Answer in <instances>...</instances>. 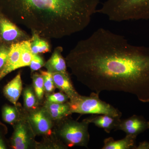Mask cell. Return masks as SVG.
Wrapping results in <instances>:
<instances>
[{
	"mask_svg": "<svg viewBox=\"0 0 149 149\" xmlns=\"http://www.w3.org/2000/svg\"><path fill=\"white\" fill-rule=\"evenodd\" d=\"M97 13L116 22L149 19V0H107Z\"/></svg>",
	"mask_w": 149,
	"mask_h": 149,
	"instance_id": "3",
	"label": "cell"
},
{
	"mask_svg": "<svg viewBox=\"0 0 149 149\" xmlns=\"http://www.w3.org/2000/svg\"><path fill=\"white\" fill-rule=\"evenodd\" d=\"M21 42L14 43L10 45L7 61L0 75V79H2L14 70L18 69L21 57Z\"/></svg>",
	"mask_w": 149,
	"mask_h": 149,
	"instance_id": "14",
	"label": "cell"
},
{
	"mask_svg": "<svg viewBox=\"0 0 149 149\" xmlns=\"http://www.w3.org/2000/svg\"><path fill=\"white\" fill-rule=\"evenodd\" d=\"M63 48L58 46L55 48L51 57L45 63L47 71L52 73L67 72V65L65 58L62 55Z\"/></svg>",
	"mask_w": 149,
	"mask_h": 149,
	"instance_id": "11",
	"label": "cell"
},
{
	"mask_svg": "<svg viewBox=\"0 0 149 149\" xmlns=\"http://www.w3.org/2000/svg\"><path fill=\"white\" fill-rule=\"evenodd\" d=\"M90 124L85 119L78 122L69 116L56 121L53 131L68 148L77 146L88 148L90 139L88 131Z\"/></svg>",
	"mask_w": 149,
	"mask_h": 149,
	"instance_id": "4",
	"label": "cell"
},
{
	"mask_svg": "<svg viewBox=\"0 0 149 149\" xmlns=\"http://www.w3.org/2000/svg\"><path fill=\"white\" fill-rule=\"evenodd\" d=\"M137 136L126 135L125 138L115 141L112 137L105 139L102 149H135Z\"/></svg>",
	"mask_w": 149,
	"mask_h": 149,
	"instance_id": "16",
	"label": "cell"
},
{
	"mask_svg": "<svg viewBox=\"0 0 149 149\" xmlns=\"http://www.w3.org/2000/svg\"><path fill=\"white\" fill-rule=\"evenodd\" d=\"M23 96L24 109L25 110L31 111L40 107V102L32 86H27L24 88Z\"/></svg>",
	"mask_w": 149,
	"mask_h": 149,
	"instance_id": "18",
	"label": "cell"
},
{
	"mask_svg": "<svg viewBox=\"0 0 149 149\" xmlns=\"http://www.w3.org/2000/svg\"><path fill=\"white\" fill-rule=\"evenodd\" d=\"M32 77L33 89L40 103L42 102L45 94L42 75L40 73L34 72Z\"/></svg>",
	"mask_w": 149,
	"mask_h": 149,
	"instance_id": "22",
	"label": "cell"
},
{
	"mask_svg": "<svg viewBox=\"0 0 149 149\" xmlns=\"http://www.w3.org/2000/svg\"><path fill=\"white\" fill-rule=\"evenodd\" d=\"M25 112L27 120L36 136H48L53 132L54 121L43 107Z\"/></svg>",
	"mask_w": 149,
	"mask_h": 149,
	"instance_id": "7",
	"label": "cell"
},
{
	"mask_svg": "<svg viewBox=\"0 0 149 149\" xmlns=\"http://www.w3.org/2000/svg\"><path fill=\"white\" fill-rule=\"evenodd\" d=\"M10 45L1 42L0 43V75L2 72L7 61Z\"/></svg>",
	"mask_w": 149,
	"mask_h": 149,
	"instance_id": "25",
	"label": "cell"
},
{
	"mask_svg": "<svg viewBox=\"0 0 149 149\" xmlns=\"http://www.w3.org/2000/svg\"><path fill=\"white\" fill-rule=\"evenodd\" d=\"M46 101L55 103H64L69 101L68 96L63 92L52 93L46 95Z\"/></svg>",
	"mask_w": 149,
	"mask_h": 149,
	"instance_id": "24",
	"label": "cell"
},
{
	"mask_svg": "<svg viewBox=\"0 0 149 149\" xmlns=\"http://www.w3.org/2000/svg\"><path fill=\"white\" fill-rule=\"evenodd\" d=\"M100 1L0 0V12L42 37L61 39L88 27Z\"/></svg>",
	"mask_w": 149,
	"mask_h": 149,
	"instance_id": "2",
	"label": "cell"
},
{
	"mask_svg": "<svg viewBox=\"0 0 149 149\" xmlns=\"http://www.w3.org/2000/svg\"><path fill=\"white\" fill-rule=\"evenodd\" d=\"M31 36L0 12V40L10 45L14 43L30 40Z\"/></svg>",
	"mask_w": 149,
	"mask_h": 149,
	"instance_id": "8",
	"label": "cell"
},
{
	"mask_svg": "<svg viewBox=\"0 0 149 149\" xmlns=\"http://www.w3.org/2000/svg\"><path fill=\"white\" fill-rule=\"evenodd\" d=\"M149 143L146 141L139 143V146H136L135 149H149Z\"/></svg>",
	"mask_w": 149,
	"mask_h": 149,
	"instance_id": "27",
	"label": "cell"
},
{
	"mask_svg": "<svg viewBox=\"0 0 149 149\" xmlns=\"http://www.w3.org/2000/svg\"><path fill=\"white\" fill-rule=\"evenodd\" d=\"M72 113L84 114L108 115L115 117L121 118L122 113L110 104L103 101L99 94L93 92L90 96H79L72 102L69 101Z\"/></svg>",
	"mask_w": 149,
	"mask_h": 149,
	"instance_id": "5",
	"label": "cell"
},
{
	"mask_svg": "<svg viewBox=\"0 0 149 149\" xmlns=\"http://www.w3.org/2000/svg\"><path fill=\"white\" fill-rule=\"evenodd\" d=\"M52 74L56 88L68 96L70 102L73 101L79 97L80 95L74 89L68 72Z\"/></svg>",
	"mask_w": 149,
	"mask_h": 149,
	"instance_id": "10",
	"label": "cell"
},
{
	"mask_svg": "<svg viewBox=\"0 0 149 149\" xmlns=\"http://www.w3.org/2000/svg\"><path fill=\"white\" fill-rule=\"evenodd\" d=\"M13 125L14 132L11 141L13 148L37 149L36 135L27 120L24 109L21 110L20 118Z\"/></svg>",
	"mask_w": 149,
	"mask_h": 149,
	"instance_id": "6",
	"label": "cell"
},
{
	"mask_svg": "<svg viewBox=\"0 0 149 149\" xmlns=\"http://www.w3.org/2000/svg\"><path fill=\"white\" fill-rule=\"evenodd\" d=\"M85 120L92 123L99 128L103 129L106 133H109L112 130H115L120 120V118L115 117L108 115H92Z\"/></svg>",
	"mask_w": 149,
	"mask_h": 149,
	"instance_id": "12",
	"label": "cell"
},
{
	"mask_svg": "<svg viewBox=\"0 0 149 149\" xmlns=\"http://www.w3.org/2000/svg\"><path fill=\"white\" fill-rule=\"evenodd\" d=\"M1 40H0V43H1Z\"/></svg>",
	"mask_w": 149,
	"mask_h": 149,
	"instance_id": "29",
	"label": "cell"
},
{
	"mask_svg": "<svg viewBox=\"0 0 149 149\" xmlns=\"http://www.w3.org/2000/svg\"><path fill=\"white\" fill-rule=\"evenodd\" d=\"M22 85L21 73L19 72L3 88V92L6 97L15 106L17 105L21 95L23 89Z\"/></svg>",
	"mask_w": 149,
	"mask_h": 149,
	"instance_id": "15",
	"label": "cell"
},
{
	"mask_svg": "<svg viewBox=\"0 0 149 149\" xmlns=\"http://www.w3.org/2000/svg\"><path fill=\"white\" fill-rule=\"evenodd\" d=\"M65 59L72 74L93 92H124L149 102V47L133 45L122 35L99 28Z\"/></svg>",
	"mask_w": 149,
	"mask_h": 149,
	"instance_id": "1",
	"label": "cell"
},
{
	"mask_svg": "<svg viewBox=\"0 0 149 149\" xmlns=\"http://www.w3.org/2000/svg\"><path fill=\"white\" fill-rule=\"evenodd\" d=\"M149 129V121L143 116L134 115L126 119L120 120L115 130H122L126 135L137 136Z\"/></svg>",
	"mask_w": 149,
	"mask_h": 149,
	"instance_id": "9",
	"label": "cell"
},
{
	"mask_svg": "<svg viewBox=\"0 0 149 149\" xmlns=\"http://www.w3.org/2000/svg\"><path fill=\"white\" fill-rule=\"evenodd\" d=\"M45 62L44 58L40 54H33L29 67H30L31 73L39 70L42 67L45 66Z\"/></svg>",
	"mask_w": 149,
	"mask_h": 149,
	"instance_id": "26",
	"label": "cell"
},
{
	"mask_svg": "<svg viewBox=\"0 0 149 149\" xmlns=\"http://www.w3.org/2000/svg\"><path fill=\"white\" fill-rule=\"evenodd\" d=\"M40 73L42 75L44 79L46 95L54 93L56 87L54 83L52 74L47 70H40Z\"/></svg>",
	"mask_w": 149,
	"mask_h": 149,
	"instance_id": "23",
	"label": "cell"
},
{
	"mask_svg": "<svg viewBox=\"0 0 149 149\" xmlns=\"http://www.w3.org/2000/svg\"><path fill=\"white\" fill-rule=\"evenodd\" d=\"M21 110L19 109L16 106L6 105L3 107L2 117L5 122L10 124H14L20 118Z\"/></svg>",
	"mask_w": 149,
	"mask_h": 149,
	"instance_id": "20",
	"label": "cell"
},
{
	"mask_svg": "<svg viewBox=\"0 0 149 149\" xmlns=\"http://www.w3.org/2000/svg\"><path fill=\"white\" fill-rule=\"evenodd\" d=\"M42 107L54 122L61 120L72 114L69 102L64 103H55L45 101Z\"/></svg>",
	"mask_w": 149,
	"mask_h": 149,
	"instance_id": "13",
	"label": "cell"
},
{
	"mask_svg": "<svg viewBox=\"0 0 149 149\" xmlns=\"http://www.w3.org/2000/svg\"><path fill=\"white\" fill-rule=\"evenodd\" d=\"M7 149L6 146L3 139L0 136V149Z\"/></svg>",
	"mask_w": 149,
	"mask_h": 149,
	"instance_id": "28",
	"label": "cell"
},
{
	"mask_svg": "<svg viewBox=\"0 0 149 149\" xmlns=\"http://www.w3.org/2000/svg\"><path fill=\"white\" fill-rule=\"evenodd\" d=\"M47 39L36 32H32L30 42L33 54H40L50 52V45Z\"/></svg>",
	"mask_w": 149,
	"mask_h": 149,
	"instance_id": "17",
	"label": "cell"
},
{
	"mask_svg": "<svg viewBox=\"0 0 149 149\" xmlns=\"http://www.w3.org/2000/svg\"><path fill=\"white\" fill-rule=\"evenodd\" d=\"M21 57L19 68L29 66L33 56L31 49L30 39L21 42Z\"/></svg>",
	"mask_w": 149,
	"mask_h": 149,
	"instance_id": "21",
	"label": "cell"
},
{
	"mask_svg": "<svg viewBox=\"0 0 149 149\" xmlns=\"http://www.w3.org/2000/svg\"><path fill=\"white\" fill-rule=\"evenodd\" d=\"M44 136V139L42 142L37 143V149L68 148V147L56 136L54 131L50 135Z\"/></svg>",
	"mask_w": 149,
	"mask_h": 149,
	"instance_id": "19",
	"label": "cell"
}]
</instances>
